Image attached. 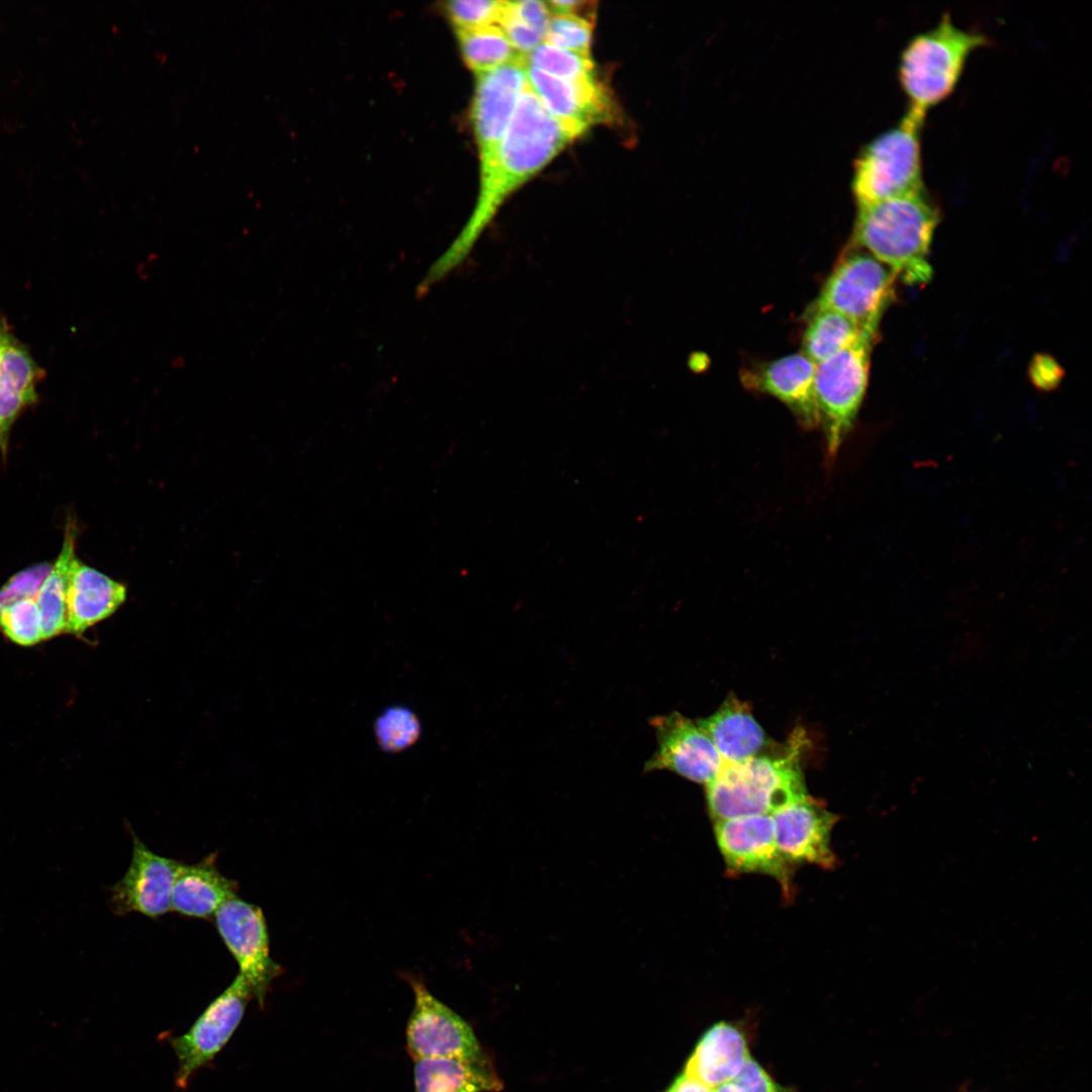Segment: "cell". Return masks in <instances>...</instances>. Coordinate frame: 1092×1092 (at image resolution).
<instances>
[{"mask_svg":"<svg viewBox=\"0 0 1092 1092\" xmlns=\"http://www.w3.org/2000/svg\"><path fill=\"white\" fill-rule=\"evenodd\" d=\"M587 128L552 115L529 85L522 92L493 165L480 179L476 206L458 238L425 280L441 279L466 256L504 200Z\"/></svg>","mask_w":1092,"mask_h":1092,"instance_id":"cell-1","label":"cell"},{"mask_svg":"<svg viewBox=\"0 0 1092 1092\" xmlns=\"http://www.w3.org/2000/svg\"><path fill=\"white\" fill-rule=\"evenodd\" d=\"M853 243L912 285L932 276L930 245L940 209L925 188L872 204L857 206Z\"/></svg>","mask_w":1092,"mask_h":1092,"instance_id":"cell-2","label":"cell"},{"mask_svg":"<svg viewBox=\"0 0 1092 1092\" xmlns=\"http://www.w3.org/2000/svg\"><path fill=\"white\" fill-rule=\"evenodd\" d=\"M807 743L796 729L780 754H758L740 763H723L706 785V800L716 820L749 815H772L808 796L801 767Z\"/></svg>","mask_w":1092,"mask_h":1092,"instance_id":"cell-3","label":"cell"},{"mask_svg":"<svg viewBox=\"0 0 1092 1092\" xmlns=\"http://www.w3.org/2000/svg\"><path fill=\"white\" fill-rule=\"evenodd\" d=\"M990 42L984 31L956 24L948 11L909 38L897 71L907 109L926 115L953 92L972 53Z\"/></svg>","mask_w":1092,"mask_h":1092,"instance_id":"cell-4","label":"cell"},{"mask_svg":"<svg viewBox=\"0 0 1092 1092\" xmlns=\"http://www.w3.org/2000/svg\"><path fill=\"white\" fill-rule=\"evenodd\" d=\"M925 116L906 108L894 126L861 149L854 162L851 183L857 206L925 188L922 159Z\"/></svg>","mask_w":1092,"mask_h":1092,"instance_id":"cell-5","label":"cell"},{"mask_svg":"<svg viewBox=\"0 0 1092 1092\" xmlns=\"http://www.w3.org/2000/svg\"><path fill=\"white\" fill-rule=\"evenodd\" d=\"M873 338L852 345L816 365L814 389L827 462L837 455L853 426L867 389Z\"/></svg>","mask_w":1092,"mask_h":1092,"instance_id":"cell-6","label":"cell"},{"mask_svg":"<svg viewBox=\"0 0 1092 1092\" xmlns=\"http://www.w3.org/2000/svg\"><path fill=\"white\" fill-rule=\"evenodd\" d=\"M896 277L889 267L855 247L833 269L814 310L839 312L874 339L882 314L893 298Z\"/></svg>","mask_w":1092,"mask_h":1092,"instance_id":"cell-7","label":"cell"},{"mask_svg":"<svg viewBox=\"0 0 1092 1092\" xmlns=\"http://www.w3.org/2000/svg\"><path fill=\"white\" fill-rule=\"evenodd\" d=\"M252 998L249 985L238 974L186 1032L171 1038L177 1060L175 1084L178 1088L185 1089L192 1076L212 1061L229 1042Z\"/></svg>","mask_w":1092,"mask_h":1092,"instance_id":"cell-8","label":"cell"},{"mask_svg":"<svg viewBox=\"0 0 1092 1092\" xmlns=\"http://www.w3.org/2000/svg\"><path fill=\"white\" fill-rule=\"evenodd\" d=\"M214 923L239 965V975L263 1005L272 981L282 969L270 957L266 919L260 907L235 897L220 906Z\"/></svg>","mask_w":1092,"mask_h":1092,"instance_id":"cell-9","label":"cell"},{"mask_svg":"<svg viewBox=\"0 0 1092 1092\" xmlns=\"http://www.w3.org/2000/svg\"><path fill=\"white\" fill-rule=\"evenodd\" d=\"M525 59L475 74L471 121L480 179L490 171L518 101L527 87Z\"/></svg>","mask_w":1092,"mask_h":1092,"instance_id":"cell-10","label":"cell"},{"mask_svg":"<svg viewBox=\"0 0 1092 1092\" xmlns=\"http://www.w3.org/2000/svg\"><path fill=\"white\" fill-rule=\"evenodd\" d=\"M715 836L727 868L734 873L763 874L792 895L793 869L779 849L771 815L716 820Z\"/></svg>","mask_w":1092,"mask_h":1092,"instance_id":"cell-11","label":"cell"},{"mask_svg":"<svg viewBox=\"0 0 1092 1092\" xmlns=\"http://www.w3.org/2000/svg\"><path fill=\"white\" fill-rule=\"evenodd\" d=\"M410 980L415 1006L406 1025V1046L412 1058L417 1061L482 1056L470 1025L435 998L422 981Z\"/></svg>","mask_w":1092,"mask_h":1092,"instance_id":"cell-12","label":"cell"},{"mask_svg":"<svg viewBox=\"0 0 1092 1092\" xmlns=\"http://www.w3.org/2000/svg\"><path fill=\"white\" fill-rule=\"evenodd\" d=\"M657 748L645 762L644 771L669 770L692 782L707 785L720 771L723 760L696 721L673 711L649 719Z\"/></svg>","mask_w":1092,"mask_h":1092,"instance_id":"cell-13","label":"cell"},{"mask_svg":"<svg viewBox=\"0 0 1092 1092\" xmlns=\"http://www.w3.org/2000/svg\"><path fill=\"white\" fill-rule=\"evenodd\" d=\"M131 860L124 876L111 887L109 904L117 915L138 912L157 918L171 910V895L179 861L150 850L132 833Z\"/></svg>","mask_w":1092,"mask_h":1092,"instance_id":"cell-14","label":"cell"},{"mask_svg":"<svg viewBox=\"0 0 1092 1092\" xmlns=\"http://www.w3.org/2000/svg\"><path fill=\"white\" fill-rule=\"evenodd\" d=\"M780 851L790 864L812 863L832 869L831 831L838 816L809 795L772 815Z\"/></svg>","mask_w":1092,"mask_h":1092,"instance_id":"cell-15","label":"cell"},{"mask_svg":"<svg viewBox=\"0 0 1092 1092\" xmlns=\"http://www.w3.org/2000/svg\"><path fill=\"white\" fill-rule=\"evenodd\" d=\"M44 371L29 350L8 330L0 342V452L6 457L12 427L25 408L36 403V387Z\"/></svg>","mask_w":1092,"mask_h":1092,"instance_id":"cell-16","label":"cell"},{"mask_svg":"<svg viewBox=\"0 0 1092 1092\" xmlns=\"http://www.w3.org/2000/svg\"><path fill=\"white\" fill-rule=\"evenodd\" d=\"M527 83L555 117L588 128L611 119V100L599 81L569 82L525 64Z\"/></svg>","mask_w":1092,"mask_h":1092,"instance_id":"cell-17","label":"cell"},{"mask_svg":"<svg viewBox=\"0 0 1092 1092\" xmlns=\"http://www.w3.org/2000/svg\"><path fill=\"white\" fill-rule=\"evenodd\" d=\"M126 585L74 558L68 578L66 633L81 635L113 615L125 602Z\"/></svg>","mask_w":1092,"mask_h":1092,"instance_id":"cell-18","label":"cell"},{"mask_svg":"<svg viewBox=\"0 0 1092 1092\" xmlns=\"http://www.w3.org/2000/svg\"><path fill=\"white\" fill-rule=\"evenodd\" d=\"M816 364L805 354L775 360L747 380L755 389L777 397L794 414L803 428L819 427L814 378Z\"/></svg>","mask_w":1092,"mask_h":1092,"instance_id":"cell-19","label":"cell"},{"mask_svg":"<svg viewBox=\"0 0 1092 1092\" xmlns=\"http://www.w3.org/2000/svg\"><path fill=\"white\" fill-rule=\"evenodd\" d=\"M711 739L723 763H740L767 746L768 739L748 704L730 694L712 715L696 720Z\"/></svg>","mask_w":1092,"mask_h":1092,"instance_id":"cell-20","label":"cell"},{"mask_svg":"<svg viewBox=\"0 0 1092 1092\" xmlns=\"http://www.w3.org/2000/svg\"><path fill=\"white\" fill-rule=\"evenodd\" d=\"M749 1058L743 1033L734 1025L721 1021L701 1037L684 1073L714 1088L733 1080Z\"/></svg>","mask_w":1092,"mask_h":1092,"instance_id":"cell-21","label":"cell"},{"mask_svg":"<svg viewBox=\"0 0 1092 1092\" xmlns=\"http://www.w3.org/2000/svg\"><path fill=\"white\" fill-rule=\"evenodd\" d=\"M238 885L217 870L212 858L180 864L171 895V909L194 918H209L236 897Z\"/></svg>","mask_w":1092,"mask_h":1092,"instance_id":"cell-22","label":"cell"},{"mask_svg":"<svg viewBox=\"0 0 1092 1092\" xmlns=\"http://www.w3.org/2000/svg\"><path fill=\"white\" fill-rule=\"evenodd\" d=\"M416 1092H493L503 1083L484 1057L415 1061Z\"/></svg>","mask_w":1092,"mask_h":1092,"instance_id":"cell-23","label":"cell"},{"mask_svg":"<svg viewBox=\"0 0 1092 1092\" xmlns=\"http://www.w3.org/2000/svg\"><path fill=\"white\" fill-rule=\"evenodd\" d=\"M77 525L69 519L61 551L35 597L41 620L42 640L67 631L66 595L71 564L77 556Z\"/></svg>","mask_w":1092,"mask_h":1092,"instance_id":"cell-24","label":"cell"},{"mask_svg":"<svg viewBox=\"0 0 1092 1092\" xmlns=\"http://www.w3.org/2000/svg\"><path fill=\"white\" fill-rule=\"evenodd\" d=\"M862 336L867 335L843 314L828 309L814 310L803 337V354L817 365Z\"/></svg>","mask_w":1092,"mask_h":1092,"instance_id":"cell-25","label":"cell"},{"mask_svg":"<svg viewBox=\"0 0 1092 1092\" xmlns=\"http://www.w3.org/2000/svg\"><path fill=\"white\" fill-rule=\"evenodd\" d=\"M455 31L463 61L474 74L525 59L514 49L499 25Z\"/></svg>","mask_w":1092,"mask_h":1092,"instance_id":"cell-26","label":"cell"},{"mask_svg":"<svg viewBox=\"0 0 1092 1092\" xmlns=\"http://www.w3.org/2000/svg\"><path fill=\"white\" fill-rule=\"evenodd\" d=\"M525 64L569 82L598 81L590 58L561 50L545 41L525 56Z\"/></svg>","mask_w":1092,"mask_h":1092,"instance_id":"cell-27","label":"cell"},{"mask_svg":"<svg viewBox=\"0 0 1092 1092\" xmlns=\"http://www.w3.org/2000/svg\"><path fill=\"white\" fill-rule=\"evenodd\" d=\"M374 734L382 750L396 753L410 748L419 740L422 725L411 709L392 706L387 707L376 718Z\"/></svg>","mask_w":1092,"mask_h":1092,"instance_id":"cell-28","label":"cell"},{"mask_svg":"<svg viewBox=\"0 0 1092 1092\" xmlns=\"http://www.w3.org/2000/svg\"><path fill=\"white\" fill-rule=\"evenodd\" d=\"M0 631L21 646L42 640L41 620L35 598L17 601L0 612Z\"/></svg>","mask_w":1092,"mask_h":1092,"instance_id":"cell-29","label":"cell"},{"mask_svg":"<svg viewBox=\"0 0 1092 1092\" xmlns=\"http://www.w3.org/2000/svg\"><path fill=\"white\" fill-rule=\"evenodd\" d=\"M593 24L586 19L571 14H551L544 41L589 58Z\"/></svg>","mask_w":1092,"mask_h":1092,"instance_id":"cell-30","label":"cell"},{"mask_svg":"<svg viewBox=\"0 0 1092 1092\" xmlns=\"http://www.w3.org/2000/svg\"><path fill=\"white\" fill-rule=\"evenodd\" d=\"M506 1L455 0L445 3V12L455 29H471L498 23Z\"/></svg>","mask_w":1092,"mask_h":1092,"instance_id":"cell-31","label":"cell"},{"mask_svg":"<svg viewBox=\"0 0 1092 1092\" xmlns=\"http://www.w3.org/2000/svg\"><path fill=\"white\" fill-rule=\"evenodd\" d=\"M51 566L52 563L40 562L12 575L0 588V612L17 601L35 598Z\"/></svg>","mask_w":1092,"mask_h":1092,"instance_id":"cell-32","label":"cell"},{"mask_svg":"<svg viewBox=\"0 0 1092 1092\" xmlns=\"http://www.w3.org/2000/svg\"><path fill=\"white\" fill-rule=\"evenodd\" d=\"M498 25L514 49L524 56L544 41L542 36L520 19L511 1H506Z\"/></svg>","mask_w":1092,"mask_h":1092,"instance_id":"cell-33","label":"cell"},{"mask_svg":"<svg viewBox=\"0 0 1092 1092\" xmlns=\"http://www.w3.org/2000/svg\"><path fill=\"white\" fill-rule=\"evenodd\" d=\"M511 2L520 19L544 39L551 16V12L547 7L546 2L539 0H520Z\"/></svg>","mask_w":1092,"mask_h":1092,"instance_id":"cell-34","label":"cell"},{"mask_svg":"<svg viewBox=\"0 0 1092 1092\" xmlns=\"http://www.w3.org/2000/svg\"><path fill=\"white\" fill-rule=\"evenodd\" d=\"M733 1081L747 1092H779L770 1076L751 1057Z\"/></svg>","mask_w":1092,"mask_h":1092,"instance_id":"cell-35","label":"cell"},{"mask_svg":"<svg viewBox=\"0 0 1092 1092\" xmlns=\"http://www.w3.org/2000/svg\"><path fill=\"white\" fill-rule=\"evenodd\" d=\"M547 7L551 14H571L580 18L586 19L594 23L590 19L595 18L596 2L580 1V0H551L546 2Z\"/></svg>","mask_w":1092,"mask_h":1092,"instance_id":"cell-36","label":"cell"},{"mask_svg":"<svg viewBox=\"0 0 1092 1092\" xmlns=\"http://www.w3.org/2000/svg\"><path fill=\"white\" fill-rule=\"evenodd\" d=\"M666 1092H713V1088L682 1072Z\"/></svg>","mask_w":1092,"mask_h":1092,"instance_id":"cell-37","label":"cell"},{"mask_svg":"<svg viewBox=\"0 0 1092 1092\" xmlns=\"http://www.w3.org/2000/svg\"><path fill=\"white\" fill-rule=\"evenodd\" d=\"M713 1092H747L742 1086L731 1080L713 1088Z\"/></svg>","mask_w":1092,"mask_h":1092,"instance_id":"cell-38","label":"cell"},{"mask_svg":"<svg viewBox=\"0 0 1092 1092\" xmlns=\"http://www.w3.org/2000/svg\"><path fill=\"white\" fill-rule=\"evenodd\" d=\"M8 330H10V328L6 320L4 317H0V342Z\"/></svg>","mask_w":1092,"mask_h":1092,"instance_id":"cell-39","label":"cell"}]
</instances>
